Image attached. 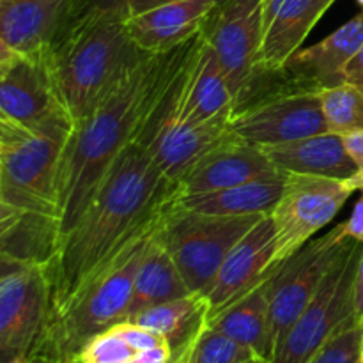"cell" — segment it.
I'll use <instances>...</instances> for the list:
<instances>
[{
    "label": "cell",
    "mask_w": 363,
    "mask_h": 363,
    "mask_svg": "<svg viewBox=\"0 0 363 363\" xmlns=\"http://www.w3.org/2000/svg\"><path fill=\"white\" fill-rule=\"evenodd\" d=\"M176 197L142 142L117 158L77 225L48 262L52 282L46 323L55 319L131 243L152 233Z\"/></svg>",
    "instance_id": "6da1fadb"
},
{
    "label": "cell",
    "mask_w": 363,
    "mask_h": 363,
    "mask_svg": "<svg viewBox=\"0 0 363 363\" xmlns=\"http://www.w3.org/2000/svg\"><path fill=\"white\" fill-rule=\"evenodd\" d=\"M199 38L167 53L142 57L105 101L74 124L59 176V243L82 218L117 158L144 133L194 55Z\"/></svg>",
    "instance_id": "7a4b0ae2"
},
{
    "label": "cell",
    "mask_w": 363,
    "mask_h": 363,
    "mask_svg": "<svg viewBox=\"0 0 363 363\" xmlns=\"http://www.w3.org/2000/svg\"><path fill=\"white\" fill-rule=\"evenodd\" d=\"M147 53L140 52L124 20L82 14L46 50L57 99L74 124L84 121Z\"/></svg>",
    "instance_id": "3957f363"
},
{
    "label": "cell",
    "mask_w": 363,
    "mask_h": 363,
    "mask_svg": "<svg viewBox=\"0 0 363 363\" xmlns=\"http://www.w3.org/2000/svg\"><path fill=\"white\" fill-rule=\"evenodd\" d=\"M74 123L66 112L38 124L0 117V215L57 223L59 176Z\"/></svg>",
    "instance_id": "277c9868"
},
{
    "label": "cell",
    "mask_w": 363,
    "mask_h": 363,
    "mask_svg": "<svg viewBox=\"0 0 363 363\" xmlns=\"http://www.w3.org/2000/svg\"><path fill=\"white\" fill-rule=\"evenodd\" d=\"M156 229L131 243L55 319L46 323L27 362L73 363L96 335L126 321L135 275Z\"/></svg>",
    "instance_id": "5b68a950"
},
{
    "label": "cell",
    "mask_w": 363,
    "mask_h": 363,
    "mask_svg": "<svg viewBox=\"0 0 363 363\" xmlns=\"http://www.w3.org/2000/svg\"><path fill=\"white\" fill-rule=\"evenodd\" d=\"M264 216L202 215L176 208L170 202L160 222L158 238L188 289L204 294L230 248Z\"/></svg>",
    "instance_id": "8992f818"
},
{
    "label": "cell",
    "mask_w": 363,
    "mask_h": 363,
    "mask_svg": "<svg viewBox=\"0 0 363 363\" xmlns=\"http://www.w3.org/2000/svg\"><path fill=\"white\" fill-rule=\"evenodd\" d=\"M321 89L311 87L282 71L279 84L261 85L230 119V130L243 140L268 147L326 133Z\"/></svg>",
    "instance_id": "52a82bcc"
},
{
    "label": "cell",
    "mask_w": 363,
    "mask_h": 363,
    "mask_svg": "<svg viewBox=\"0 0 363 363\" xmlns=\"http://www.w3.org/2000/svg\"><path fill=\"white\" fill-rule=\"evenodd\" d=\"M362 248L363 243L350 238L269 363H307L340 330L362 325L354 318V284Z\"/></svg>",
    "instance_id": "ba28073f"
},
{
    "label": "cell",
    "mask_w": 363,
    "mask_h": 363,
    "mask_svg": "<svg viewBox=\"0 0 363 363\" xmlns=\"http://www.w3.org/2000/svg\"><path fill=\"white\" fill-rule=\"evenodd\" d=\"M0 264V363H25L48 319V264L9 259Z\"/></svg>",
    "instance_id": "9c48e42d"
},
{
    "label": "cell",
    "mask_w": 363,
    "mask_h": 363,
    "mask_svg": "<svg viewBox=\"0 0 363 363\" xmlns=\"http://www.w3.org/2000/svg\"><path fill=\"white\" fill-rule=\"evenodd\" d=\"M350 238L344 225L333 227L321 238H314L303 248L280 262L269 279V342L272 357L296 319L318 293L328 269L344 250ZM272 360V358H269ZM269 363V362H268Z\"/></svg>",
    "instance_id": "30bf717a"
},
{
    "label": "cell",
    "mask_w": 363,
    "mask_h": 363,
    "mask_svg": "<svg viewBox=\"0 0 363 363\" xmlns=\"http://www.w3.org/2000/svg\"><path fill=\"white\" fill-rule=\"evenodd\" d=\"M353 194L346 181L284 174L282 195L269 213L275 227L273 264L279 266L314 240Z\"/></svg>",
    "instance_id": "8fae6325"
},
{
    "label": "cell",
    "mask_w": 363,
    "mask_h": 363,
    "mask_svg": "<svg viewBox=\"0 0 363 363\" xmlns=\"http://www.w3.org/2000/svg\"><path fill=\"white\" fill-rule=\"evenodd\" d=\"M202 34L216 53L220 67L236 98L238 110L250 98L259 82L262 0L220 2L209 16Z\"/></svg>",
    "instance_id": "7c38bea8"
},
{
    "label": "cell",
    "mask_w": 363,
    "mask_h": 363,
    "mask_svg": "<svg viewBox=\"0 0 363 363\" xmlns=\"http://www.w3.org/2000/svg\"><path fill=\"white\" fill-rule=\"evenodd\" d=\"M174 89L156 108L155 117L145 126L138 142L147 147L152 162L156 163L163 177L177 184L199 160L204 158L209 151H213L216 145L233 137L234 133L230 130V121L188 124L169 116L165 108Z\"/></svg>",
    "instance_id": "4fadbf2b"
},
{
    "label": "cell",
    "mask_w": 363,
    "mask_h": 363,
    "mask_svg": "<svg viewBox=\"0 0 363 363\" xmlns=\"http://www.w3.org/2000/svg\"><path fill=\"white\" fill-rule=\"evenodd\" d=\"M60 110L46 50L25 53L0 46V117L38 124Z\"/></svg>",
    "instance_id": "5bb4252c"
},
{
    "label": "cell",
    "mask_w": 363,
    "mask_h": 363,
    "mask_svg": "<svg viewBox=\"0 0 363 363\" xmlns=\"http://www.w3.org/2000/svg\"><path fill=\"white\" fill-rule=\"evenodd\" d=\"M165 112L188 124L230 121L236 112V98L202 32L183 77L167 101Z\"/></svg>",
    "instance_id": "9a60e30c"
},
{
    "label": "cell",
    "mask_w": 363,
    "mask_h": 363,
    "mask_svg": "<svg viewBox=\"0 0 363 363\" xmlns=\"http://www.w3.org/2000/svg\"><path fill=\"white\" fill-rule=\"evenodd\" d=\"M273 255L275 227L272 216L266 215L230 248L215 280L204 293L209 303V318L264 282L277 268Z\"/></svg>",
    "instance_id": "2e32d148"
},
{
    "label": "cell",
    "mask_w": 363,
    "mask_h": 363,
    "mask_svg": "<svg viewBox=\"0 0 363 363\" xmlns=\"http://www.w3.org/2000/svg\"><path fill=\"white\" fill-rule=\"evenodd\" d=\"M280 170L257 145L233 135L199 160L176 184V197L209 194L262 177L279 176Z\"/></svg>",
    "instance_id": "e0dca14e"
},
{
    "label": "cell",
    "mask_w": 363,
    "mask_h": 363,
    "mask_svg": "<svg viewBox=\"0 0 363 363\" xmlns=\"http://www.w3.org/2000/svg\"><path fill=\"white\" fill-rule=\"evenodd\" d=\"M335 0H262L259 78L282 73Z\"/></svg>",
    "instance_id": "ac0fdd59"
},
{
    "label": "cell",
    "mask_w": 363,
    "mask_h": 363,
    "mask_svg": "<svg viewBox=\"0 0 363 363\" xmlns=\"http://www.w3.org/2000/svg\"><path fill=\"white\" fill-rule=\"evenodd\" d=\"M84 0H0V46L45 52L80 14Z\"/></svg>",
    "instance_id": "d6986e66"
},
{
    "label": "cell",
    "mask_w": 363,
    "mask_h": 363,
    "mask_svg": "<svg viewBox=\"0 0 363 363\" xmlns=\"http://www.w3.org/2000/svg\"><path fill=\"white\" fill-rule=\"evenodd\" d=\"M218 4V0H170L124 18V25L140 52L158 55L197 38Z\"/></svg>",
    "instance_id": "ffe728a7"
},
{
    "label": "cell",
    "mask_w": 363,
    "mask_h": 363,
    "mask_svg": "<svg viewBox=\"0 0 363 363\" xmlns=\"http://www.w3.org/2000/svg\"><path fill=\"white\" fill-rule=\"evenodd\" d=\"M363 45V9L337 30L308 48H300L286 66V73L315 89L344 82V69Z\"/></svg>",
    "instance_id": "44dd1931"
},
{
    "label": "cell",
    "mask_w": 363,
    "mask_h": 363,
    "mask_svg": "<svg viewBox=\"0 0 363 363\" xmlns=\"http://www.w3.org/2000/svg\"><path fill=\"white\" fill-rule=\"evenodd\" d=\"M261 149L284 174L347 181L357 172V165L347 152L344 137L330 131Z\"/></svg>",
    "instance_id": "7402d4cb"
},
{
    "label": "cell",
    "mask_w": 363,
    "mask_h": 363,
    "mask_svg": "<svg viewBox=\"0 0 363 363\" xmlns=\"http://www.w3.org/2000/svg\"><path fill=\"white\" fill-rule=\"evenodd\" d=\"M284 190V174L262 177L209 194L174 199L176 208L213 216L269 215Z\"/></svg>",
    "instance_id": "603a6c76"
},
{
    "label": "cell",
    "mask_w": 363,
    "mask_h": 363,
    "mask_svg": "<svg viewBox=\"0 0 363 363\" xmlns=\"http://www.w3.org/2000/svg\"><path fill=\"white\" fill-rule=\"evenodd\" d=\"M269 279L259 284L254 291L245 294L233 305L208 318L206 325L236 342L243 344L255 357L269 362L272 342H269Z\"/></svg>",
    "instance_id": "cb8c5ba5"
},
{
    "label": "cell",
    "mask_w": 363,
    "mask_h": 363,
    "mask_svg": "<svg viewBox=\"0 0 363 363\" xmlns=\"http://www.w3.org/2000/svg\"><path fill=\"white\" fill-rule=\"evenodd\" d=\"M188 294H191V291L184 284L179 269L174 264L172 257L158 238V229H156L145 248L137 275H135L126 321L145 308L162 305L165 301L176 300V298L188 296Z\"/></svg>",
    "instance_id": "d4e9b609"
},
{
    "label": "cell",
    "mask_w": 363,
    "mask_h": 363,
    "mask_svg": "<svg viewBox=\"0 0 363 363\" xmlns=\"http://www.w3.org/2000/svg\"><path fill=\"white\" fill-rule=\"evenodd\" d=\"M209 303L204 294L191 293L162 305L138 312L128 321L160 333L169 342L172 353L186 346L208 323Z\"/></svg>",
    "instance_id": "484cf974"
},
{
    "label": "cell",
    "mask_w": 363,
    "mask_h": 363,
    "mask_svg": "<svg viewBox=\"0 0 363 363\" xmlns=\"http://www.w3.org/2000/svg\"><path fill=\"white\" fill-rule=\"evenodd\" d=\"M255 357L254 351L204 325L197 335L174 353L172 363H243Z\"/></svg>",
    "instance_id": "4316f807"
},
{
    "label": "cell",
    "mask_w": 363,
    "mask_h": 363,
    "mask_svg": "<svg viewBox=\"0 0 363 363\" xmlns=\"http://www.w3.org/2000/svg\"><path fill=\"white\" fill-rule=\"evenodd\" d=\"M319 98L330 133L346 137L363 131V89L342 82L321 89Z\"/></svg>",
    "instance_id": "83f0119b"
},
{
    "label": "cell",
    "mask_w": 363,
    "mask_h": 363,
    "mask_svg": "<svg viewBox=\"0 0 363 363\" xmlns=\"http://www.w3.org/2000/svg\"><path fill=\"white\" fill-rule=\"evenodd\" d=\"M138 353L140 351L135 350L112 326L85 344L73 363H135Z\"/></svg>",
    "instance_id": "f1b7e54d"
},
{
    "label": "cell",
    "mask_w": 363,
    "mask_h": 363,
    "mask_svg": "<svg viewBox=\"0 0 363 363\" xmlns=\"http://www.w3.org/2000/svg\"><path fill=\"white\" fill-rule=\"evenodd\" d=\"M363 351V325L340 330L307 363H358Z\"/></svg>",
    "instance_id": "f546056e"
},
{
    "label": "cell",
    "mask_w": 363,
    "mask_h": 363,
    "mask_svg": "<svg viewBox=\"0 0 363 363\" xmlns=\"http://www.w3.org/2000/svg\"><path fill=\"white\" fill-rule=\"evenodd\" d=\"M170 2V0H84V6L78 16L82 14H110L121 20L133 14L147 11L151 7L162 6V4ZM225 2V0H218Z\"/></svg>",
    "instance_id": "4dcf8cb0"
},
{
    "label": "cell",
    "mask_w": 363,
    "mask_h": 363,
    "mask_svg": "<svg viewBox=\"0 0 363 363\" xmlns=\"http://www.w3.org/2000/svg\"><path fill=\"white\" fill-rule=\"evenodd\" d=\"M344 144H346L347 152H350L351 160L357 165V172L351 179H347V186L353 191H360L363 188V131H357L344 137Z\"/></svg>",
    "instance_id": "1f68e13d"
},
{
    "label": "cell",
    "mask_w": 363,
    "mask_h": 363,
    "mask_svg": "<svg viewBox=\"0 0 363 363\" xmlns=\"http://www.w3.org/2000/svg\"><path fill=\"white\" fill-rule=\"evenodd\" d=\"M360 191L362 195L357 204H354L353 213H351V216L346 222H342V225L346 238H351V240H357L363 243V188Z\"/></svg>",
    "instance_id": "d6a6232c"
},
{
    "label": "cell",
    "mask_w": 363,
    "mask_h": 363,
    "mask_svg": "<svg viewBox=\"0 0 363 363\" xmlns=\"http://www.w3.org/2000/svg\"><path fill=\"white\" fill-rule=\"evenodd\" d=\"M344 82L363 89V45L358 48V52L354 53V57L344 69Z\"/></svg>",
    "instance_id": "836d02e7"
},
{
    "label": "cell",
    "mask_w": 363,
    "mask_h": 363,
    "mask_svg": "<svg viewBox=\"0 0 363 363\" xmlns=\"http://www.w3.org/2000/svg\"><path fill=\"white\" fill-rule=\"evenodd\" d=\"M354 318L363 325V248L358 262L357 284H354Z\"/></svg>",
    "instance_id": "e575fe53"
},
{
    "label": "cell",
    "mask_w": 363,
    "mask_h": 363,
    "mask_svg": "<svg viewBox=\"0 0 363 363\" xmlns=\"http://www.w3.org/2000/svg\"><path fill=\"white\" fill-rule=\"evenodd\" d=\"M243 363H268V362L261 360V358H252V360H248V362H243Z\"/></svg>",
    "instance_id": "d590c367"
},
{
    "label": "cell",
    "mask_w": 363,
    "mask_h": 363,
    "mask_svg": "<svg viewBox=\"0 0 363 363\" xmlns=\"http://www.w3.org/2000/svg\"><path fill=\"white\" fill-rule=\"evenodd\" d=\"M357 2L360 4V6H362V9H363V0H357Z\"/></svg>",
    "instance_id": "8d00e7d4"
},
{
    "label": "cell",
    "mask_w": 363,
    "mask_h": 363,
    "mask_svg": "<svg viewBox=\"0 0 363 363\" xmlns=\"http://www.w3.org/2000/svg\"><path fill=\"white\" fill-rule=\"evenodd\" d=\"M362 363H363V351H362Z\"/></svg>",
    "instance_id": "74e56055"
},
{
    "label": "cell",
    "mask_w": 363,
    "mask_h": 363,
    "mask_svg": "<svg viewBox=\"0 0 363 363\" xmlns=\"http://www.w3.org/2000/svg\"><path fill=\"white\" fill-rule=\"evenodd\" d=\"M25 363H30V362H25Z\"/></svg>",
    "instance_id": "f35d334b"
},
{
    "label": "cell",
    "mask_w": 363,
    "mask_h": 363,
    "mask_svg": "<svg viewBox=\"0 0 363 363\" xmlns=\"http://www.w3.org/2000/svg\"><path fill=\"white\" fill-rule=\"evenodd\" d=\"M358 363H362V360H360V362H358Z\"/></svg>",
    "instance_id": "ab89813d"
}]
</instances>
